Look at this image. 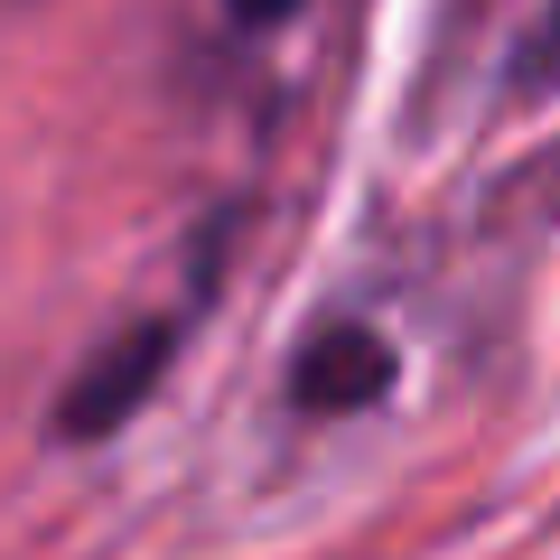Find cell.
<instances>
[{
	"mask_svg": "<svg viewBox=\"0 0 560 560\" xmlns=\"http://www.w3.org/2000/svg\"><path fill=\"white\" fill-rule=\"evenodd\" d=\"M187 327H197V308H160V318L113 327V337L75 364V383H66L57 440H113L121 420H140V411H150V393L168 383V364H178Z\"/></svg>",
	"mask_w": 560,
	"mask_h": 560,
	"instance_id": "cell-1",
	"label": "cell"
},
{
	"mask_svg": "<svg viewBox=\"0 0 560 560\" xmlns=\"http://www.w3.org/2000/svg\"><path fill=\"white\" fill-rule=\"evenodd\" d=\"M393 337L383 327H364V318H327L318 337L290 355V401L300 411H318V420H346V411H374L383 393H393Z\"/></svg>",
	"mask_w": 560,
	"mask_h": 560,
	"instance_id": "cell-2",
	"label": "cell"
},
{
	"mask_svg": "<svg viewBox=\"0 0 560 560\" xmlns=\"http://www.w3.org/2000/svg\"><path fill=\"white\" fill-rule=\"evenodd\" d=\"M504 75H514L523 94H551V84H560V0L533 20V38L514 47V66H504Z\"/></svg>",
	"mask_w": 560,
	"mask_h": 560,
	"instance_id": "cell-3",
	"label": "cell"
},
{
	"mask_svg": "<svg viewBox=\"0 0 560 560\" xmlns=\"http://www.w3.org/2000/svg\"><path fill=\"white\" fill-rule=\"evenodd\" d=\"M308 0H224V20L234 28H280V20H300Z\"/></svg>",
	"mask_w": 560,
	"mask_h": 560,
	"instance_id": "cell-4",
	"label": "cell"
}]
</instances>
